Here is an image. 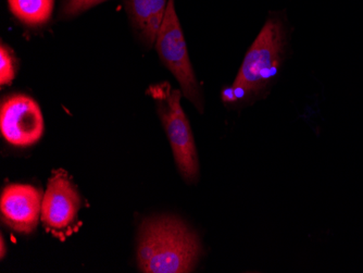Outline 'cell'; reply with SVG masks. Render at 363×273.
Wrapping results in <instances>:
<instances>
[{
	"label": "cell",
	"instance_id": "1",
	"mask_svg": "<svg viewBox=\"0 0 363 273\" xmlns=\"http://www.w3.org/2000/svg\"><path fill=\"white\" fill-rule=\"evenodd\" d=\"M201 255L197 235L177 218L161 216L140 225L138 262L142 272H191Z\"/></svg>",
	"mask_w": 363,
	"mask_h": 273
},
{
	"label": "cell",
	"instance_id": "2",
	"mask_svg": "<svg viewBox=\"0 0 363 273\" xmlns=\"http://www.w3.org/2000/svg\"><path fill=\"white\" fill-rule=\"evenodd\" d=\"M150 94L156 101L179 173L187 183L196 182L199 177V160L191 124L181 105L183 93L163 82L150 87Z\"/></svg>",
	"mask_w": 363,
	"mask_h": 273
},
{
	"label": "cell",
	"instance_id": "3",
	"mask_svg": "<svg viewBox=\"0 0 363 273\" xmlns=\"http://www.w3.org/2000/svg\"><path fill=\"white\" fill-rule=\"evenodd\" d=\"M285 40L284 24L277 18H270L247 52L234 83L246 87L250 94H259L266 89L279 72Z\"/></svg>",
	"mask_w": 363,
	"mask_h": 273
},
{
	"label": "cell",
	"instance_id": "4",
	"mask_svg": "<svg viewBox=\"0 0 363 273\" xmlns=\"http://www.w3.org/2000/svg\"><path fill=\"white\" fill-rule=\"evenodd\" d=\"M155 46L163 65L177 79L183 96L203 113V94L191 66L174 0H169Z\"/></svg>",
	"mask_w": 363,
	"mask_h": 273
},
{
	"label": "cell",
	"instance_id": "5",
	"mask_svg": "<svg viewBox=\"0 0 363 273\" xmlns=\"http://www.w3.org/2000/svg\"><path fill=\"white\" fill-rule=\"evenodd\" d=\"M44 128L42 110L28 96H10L1 104L0 130L4 138L11 145H34L42 138Z\"/></svg>",
	"mask_w": 363,
	"mask_h": 273
},
{
	"label": "cell",
	"instance_id": "6",
	"mask_svg": "<svg viewBox=\"0 0 363 273\" xmlns=\"http://www.w3.org/2000/svg\"><path fill=\"white\" fill-rule=\"evenodd\" d=\"M81 199L65 173H55L43 196L42 221L47 229L65 230L77 219Z\"/></svg>",
	"mask_w": 363,
	"mask_h": 273
},
{
	"label": "cell",
	"instance_id": "7",
	"mask_svg": "<svg viewBox=\"0 0 363 273\" xmlns=\"http://www.w3.org/2000/svg\"><path fill=\"white\" fill-rule=\"evenodd\" d=\"M42 191L28 184L5 187L0 199V209L8 227L19 233L28 234L38 227L42 216Z\"/></svg>",
	"mask_w": 363,
	"mask_h": 273
},
{
	"label": "cell",
	"instance_id": "8",
	"mask_svg": "<svg viewBox=\"0 0 363 273\" xmlns=\"http://www.w3.org/2000/svg\"><path fill=\"white\" fill-rule=\"evenodd\" d=\"M169 0H124L130 21L147 46L156 43Z\"/></svg>",
	"mask_w": 363,
	"mask_h": 273
},
{
	"label": "cell",
	"instance_id": "9",
	"mask_svg": "<svg viewBox=\"0 0 363 273\" xmlns=\"http://www.w3.org/2000/svg\"><path fill=\"white\" fill-rule=\"evenodd\" d=\"M14 17L26 26H42L54 11L55 0H8Z\"/></svg>",
	"mask_w": 363,
	"mask_h": 273
},
{
	"label": "cell",
	"instance_id": "10",
	"mask_svg": "<svg viewBox=\"0 0 363 273\" xmlns=\"http://www.w3.org/2000/svg\"><path fill=\"white\" fill-rule=\"evenodd\" d=\"M16 77L14 59L8 47L0 46V84L10 85Z\"/></svg>",
	"mask_w": 363,
	"mask_h": 273
},
{
	"label": "cell",
	"instance_id": "11",
	"mask_svg": "<svg viewBox=\"0 0 363 273\" xmlns=\"http://www.w3.org/2000/svg\"><path fill=\"white\" fill-rule=\"evenodd\" d=\"M107 0H63L61 13L65 18L75 17Z\"/></svg>",
	"mask_w": 363,
	"mask_h": 273
},
{
	"label": "cell",
	"instance_id": "12",
	"mask_svg": "<svg viewBox=\"0 0 363 273\" xmlns=\"http://www.w3.org/2000/svg\"><path fill=\"white\" fill-rule=\"evenodd\" d=\"M222 101L226 104L236 103L235 94H234L233 87H226L222 91Z\"/></svg>",
	"mask_w": 363,
	"mask_h": 273
},
{
	"label": "cell",
	"instance_id": "13",
	"mask_svg": "<svg viewBox=\"0 0 363 273\" xmlns=\"http://www.w3.org/2000/svg\"><path fill=\"white\" fill-rule=\"evenodd\" d=\"M0 247H1V250H0V257H1V260H3L4 257L6 256V254H7V252H6V244H5V240H4V236L1 235V238H0Z\"/></svg>",
	"mask_w": 363,
	"mask_h": 273
}]
</instances>
